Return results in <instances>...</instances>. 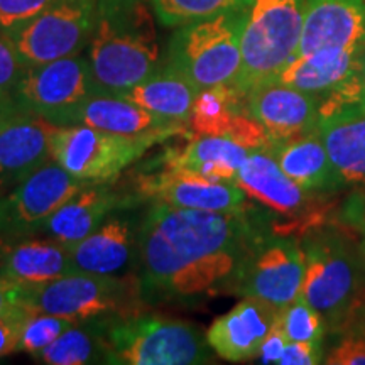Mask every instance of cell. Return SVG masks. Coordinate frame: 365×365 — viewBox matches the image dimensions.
Wrapping results in <instances>:
<instances>
[{
  "instance_id": "cell-1",
  "label": "cell",
  "mask_w": 365,
  "mask_h": 365,
  "mask_svg": "<svg viewBox=\"0 0 365 365\" xmlns=\"http://www.w3.org/2000/svg\"><path fill=\"white\" fill-rule=\"evenodd\" d=\"M271 225L255 208L202 212L150 202L139 247L140 294L149 304H196L234 287L254 242Z\"/></svg>"
},
{
  "instance_id": "cell-3",
  "label": "cell",
  "mask_w": 365,
  "mask_h": 365,
  "mask_svg": "<svg viewBox=\"0 0 365 365\" xmlns=\"http://www.w3.org/2000/svg\"><path fill=\"white\" fill-rule=\"evenodd\" d=\"M90 70L98 95H117L159 70L156 24L148 0H97Z\"/></svg>"
},
{
  "instance_id": "cell-40",
  "label": "cell",
  "mask_w": 365,
  "mask_h": 365,
  "mask_svg": "<svg viewBox=\"0 0 365 365\" xmlns=\"http://www.w3.org/2000/svg\"><path fill=\"white\" fill-rule=\"evenodd\" d=\"M24 284L0 277V309L24 307Z\"/></svg>"
},
{
  "instance_id": "cell-30",
  "label": "cell",
  "mask_w": 365,
  "mask_h": 365,
  "mask_svg": "<svg viewBox=\"0 0 365 365\" xmlns=\"http://www.w3.org/2000/svg\"><path fill=\"white\" fill-rule=\"evenodd\" d=\"M161 24L180 27L227 12L247 11L254 0H150Z\"/></svg>"
},
{
  "instance_id": "cell-9",
  "label": "cell",
  "mask_w": 365,
  "mask_h": 365,
  "mask_svg": "<svg viewBox=\"0 0 365 365\" xmlns=\"http://www.w3.org/2000/svg\"><path fill=\"white\" fill-rule=\"evenodd\" d=\"M97 22V0H54L9 38L21 61L36 66L80 54L93 38Z\"/></svg>"
},
{
  "instance_id": "cell-14",
  "label": "cell",
  "mask_w": 365,
  "mask_h": 365,
  "mask_svg": "<svg viewBox=\"0 0 365 365\" xmlns=\"http://www.w3.org/2000/svg\"><path fill=\"white\" fill-rule=\"evenodd\" d=\"M135 193L143 202L149 200L202 212H240L249 208L247 195L235 182L208 180L168 168L143 173L135 182Z\"/></svg>"
},
{
  "instance_id": "cell-29",
  "label": "cell",
  "mask_w": 365,
  "mask_h": 365,
  "mask_svg": "<svg viewBox=\"0 0 365 365\" xmlns=\"http://www.w3.org/2000/svg\"><path fill=\"white\" fill-rule=\"evenodd\" d=\"M359 115H365V44L359 48L346 80L322 97L318 127Z\"/></svg>"
},
{
  "instance_id": "cell-10",
  "label": "cell",
  "mask_w": 365,
  "mask_h": 365,
  "mask_svg": "<svg viewBox=\"0 0 365 365\" xmlns=\"http://www.w3.org/2000/svg\"><path fill=\"white\" fill-rule=\"evenodd\" d=\"M304 257L299 239L269 225L257 240L237 277L234 294L257 298L281 309L301 294Z\"/></svg>"
},
{
  "instance_id": "cell-35",
  "label": "cell",
  "mask_w": 365,
  "mask_h": 365,
  "mask_svg": "<svg viewBox=\"0 0 365 365\" xmlns=\"http://www.w3.org/2000/svg\"><path fill=\"white\" fill-rule=\"evenodd\" d=\"M29 317L24 307H11L0 309V357L19 352L22 327Z\"/></svg>"
},
{
  "instance_id": "cell-5",
  "label": "cell",
  "mask_w": 365,
  "mask_h": 365,
  "mask_svg": "<svg viewBox=\"0 0 365 365\" xmlns=\"http://www.w3.org/2000/svg\"><path fill=\"white\" fill-rule=\"evenodd\" d=\"M249 11L227 12L180 26L168 44L164 65L198 90L234 86L242 65L240 41Z\"/></svg>"
},
{
  "instance_id": "cell-24",
  "label": "cell",
  "mask_w": 365,
  "mask_h": 365,
  "mask_svg": "<svg viewBox=\"0 0 365 365\" xmlns=\"http://www.w3.org/2000/svg\"><path fill=\"white\" fill-rule=\"evenodd\" d=\"M75 272L80 271L73 264L70 249L49 237L4 244L0 257V277L4 279L34 286Z\"/></svg>"
},
{
  "instance_id": "cell-36",
  "label": "cell",
  "mask_w": 365,
  "mask_h": 365,
  "mask_svg": "<svg viewBox=\"0 0 365 365\" xmlns=\"http://www.w3.org/2000/svg\"><path fill=\"white\" fill-rule=\"evenodd\" d=\"M26 68L11 38L0 31V93H12Z\"/></svg>"
},
{
  "instance_id": "cell-33",
  "label": "cell",
  "mask_w": 365,
  "mask_h": 365,
  "mask_svg": "<svg viewBox=\"0 0 365 365\" xmlns=\"http://www.w3.org/2000/svg\"><path fill=\"white\" fill-rule=\"evenodd\" d=\"M335 341L325 354L323 364L328 365H365V330L352 325L333 336Z\"/></svg>"
},
{
  "instance_id": "cell-11",
  "label": "cell",
  "mask_w": 365,
  "mask_h": 365,
  "mask_svg": "<svg viewBox=\"0 0 365 365\" xmlns=\"http://www.w3.org/2000/svg\"><path fill=\"white\" fill-rule=\"evenodd\" d=\"M93 95L98 91L90 61L81 54L27 66L12 90V97L22 110L59 127Z\"/></svg>"
},
{
  "instance_id": "cell-38",
  "label": "cell",
  "mask_w": 365,
  "mask_h": 365,
  "mask_svg": "<svg viewBox=\"0 0 365 365\" xmlns=\"http://www.w3.org/2000/svg\"><path fill=\"white\" fill-rule=\"evenodd\" d=\"M287 340L284 333L281 331V328L276 323L271 333L267 335V339L264 340L261 350H259V355L255 359H259L261 364H279V359L282 352H284Z\"/></svg>"
},
{
  "instance_id": "cell-17",
  "label": "cell",
  "mask_w": 365,
  "mask_h": 365,
  "mask_svg": "<svg viewBox=\"0 0 365 365\" xmlns=\"http://www.w3.org/2000/svg\"><path fill=\"white\" fill-rule=\"evenodd\" d=\"M235 185L249 198L279 215L309 218L323 195L312 193L294 182L269 150H252L237 173Z\"/></svg>"
},
{
  "instance_id": "cell-20",
  "label": "cell",
  "mask_w": 365,
  "mask_h": 365,
  "mask_svg": "<svg viewBox=\"0 0 365 365\" xmlns=\"http://www.w3.org/2000/svg\"><path fill=\"white\" fill-rule=\"evenodd\" d=\"M365 44V0H307L298 56Z\"/></svg>"
},
{
  "instance_id": "cell-28",
  "label": "cell",
  "mask_w": 365,
  "mask_h": 365,
  "mask_svg": "<svg viewBox=\"0 0 365 365\" xmlns=\"http://www.w3.org/2000/svg\"><path fill=\"white\" fill-rule=\"evenodd\" d=\"M115 322L76 323L33 359L46 365L107 364V331Z\"/></svg>"
},
{
  "instance_id": "cell-16",
  "label": "cell",
  "mask_w": 365,
  "mask_h": 365,
  "mask_svg": "<svg viewBox=\"0 0 365 365\" xmlns=\"http://www.w3.org/2000/svg\"><path fill=\"white\" fill-rule=\"evenodd\" d=\"M143 203V198L135 191L124 193L118 191L112 181H93L63 205L46 222L41 234L70 249L97 230L115 210Z\"/></svg>"
},
{
  "instance_id": "cell-18",
  "label": "cell",
  "mask_w": 365,
  "mask_h": 365,
  "mask_svg": "<svg viewBox=\"0 0 365 365\" xmlns=\"http://www.w3.org/2000/svg\"><path fill=\"white\" fill-rule=\"evenodd\" d=\"M58 125L22 112L0 130V193L14 190L51 159Z\"/></svg>"
},
{
  "instance_id": "cell-32",
  "label": "cell",
  "mask_w": 365,
  "mask_h": 365,
  "mask_svg": "<svg viewBox=\"0 0 365 365\" xmlns=\"http://www.w3.org/2000/svg\"><path fill=\"white\" fill-rule=\"evenodd\" d=\"M75 323L70 319L56 317L49 313H29L24 327H22L19 350L34 355L51 345L59 335H63L68 328Z\"/></svg>"
},
{
  "instance_id": "cell-37",
  "label": "cell",
  "mask_w": 365,
  "mask_h": 365,
  "mask_svg": "<svg viewBox=\"0 0 365 365\" xmlns=\"http://www.w3.org/2000/svg\"><path fill=\"white\" fill-rule=\"evenodd\" d=\"M325 352L323 345L307 344V341H287L279 365H317L323 364Z\"/></svg>"
},
{
  "instance_id": "cell-2",
  "label": "cell",
  "mask_w": 365,
  "mask_h": 365,
  "mask_svg": "<svg viewBox=\"0 0 365 365\" xmlns=\"http://www.w3.org/2000/svg\"><path fill=\"white\" fill-rule=\"evenodd\" d=\"M299 244L304 257L299 296L322 314L328 335H340L365 308V262L357 239L340 228L314 225Z\"/></svg>"
},
{
  "instance_id": "cell-31",
  "label": "cell",
  "mask_w": 365,
  "mask_h": 365,
  "mask_svg": "<svg viewBox=\"0 0 365 365\" xmlns=\"http://www.w3.org/2000/svg\"><path fill=\"white\" fill-rule=\"evenodd\" d=\"M276 323L287 341L323 345L328 335L325 319L301 296L277 312Z\"/></svg>"
},
{
  "instance_id": "cell-42",
  "label": "cell",
  "mask_w": 365,
  "mask_h": 365,
  "mask_svg": "<svg viewBox=\"0 0 365 365\" xmlns=\"http://www.w3.org/2000/svg\"><path fill=\"white\" fill-rule=\"evenodd\" d=\"M4 198H6V195L0 193V239H2V234H4V223H6V207H4Z\"/></svg>"
},
{
  "instance_id": "cell-19",
  "label": "cell",
  "mask_w": 365,
  "mask_h": 365,
  "mask_svg": "<svg viewBox=\"0 0 365 365\" xmlns=\"http://www.w3.org/2000/svg\"><path fill=\"white\" fill-rule=\"evenodd\" d=\"M277 312L272 304L257 298H242L230 312L208 328V345L228 362L255 359L267 335L276 325Z\"/></svg>"
},
{
  "instance_id": "cell-21",
  "label": "cell",
  "mask_w": 365,
  "mask_h": 365,
  "mask_svg": "<svg viewBox=\"0 0 365 365\" xmlns=\"http://www.w3.org/2000/svg\"><path fill=\"white\" fill-rule=\"evenodd\" d=\"M269 153L281 170L307 191L330 196L346 188L340 173L331 163L319 130L293 139L277 140Z\"/></svg>"
},
{
  "instance_id": "cell-43",
  "label": "cell",
  "mask_w": 365,
  "mask_h": 365,
  "mask_svg": "<svg viewBox=\"0 0 365 365\" xmlns=\"http://www.w3.org/2000/svg\"><path fill=\"white\" fill-rule=\"evenodd\" d=\"M354 325H359V327H362L364 330H365V308H364V312L360 313V317L357 318V322H355Z\"/></svg>"
},
{
  "instance_id": "cell-34",
  "label": "cell",
  "mask_w": 365,
  "mask_h": 365,
  "mask_svg": "<svg viewBox=\"0 0 365 365\" xmlns=\"http://www.w3.org/2000/svg\"><path fill=\"white\" fill-rule=\"evenodd\" d=\"M54 0H0V31L7 36L34 19Z\"/></svg>"
},
{
  "instance_id": "cell-39",
  "label": "cell",
  "mask_w": 365,
  "mask_h": 365,
  "mask_svg": "<svg viewBox=\"0 0 365 365\" xmlns=\"http://www.w3.org/2000/svg\"><path fill=\"white\" fill-rule=\"evenodd\" d=\"M344 215H345V225L352 227L354 230L357 232L359 237H355V239H357L359 249L360 252H362V257L365 262V203L364 200L350 205V207L344 212Z\"/></svg>"
},
{
  "instance_id": "cell-15",
  "label": "cell",
  "mask_w": 365,
  "mask_h": 365,
  "mask_svg": "<svg viewBox=\"0 0 365 365\" xmlns=\"http://www.w3.org/2000/svg\"><path fill=\"white\" fill-rule=\"evenodd\" d=\"M322 97L279 81H266L244 95L245 110L277 140L318 130Z\"/></svg>"
},
{
  "instance_id": "cell-7",
  "label": "cell",
  "mask_w": 365,
  "mask_h": 365,
  "mask_svg": "<svg viewBox=\"0 0 365 365\" xmlns=\"http://www.w3.org/2000/svg\"><path fill=\"white\" fill-rule=\"evenodd\" d=\"M207 335L188 322L135 313L107 331V364L198 365L212 362Z\"/></svg>"
},
{
  "instance_id": "cell-25",
  "label": "cell",
  "mask_w": 365,
  "mask_h": 365,
  "mask_svg": "<svg viewBox=\"0 0 365 365\" xmlns=\"http://www.w3.org/2000/svg\"><path fill=\"white\" fill-rule=\"evenodd\" d=\"M359 48H325L296 56L274 81L325 97L350 75Z\"/></svg>"
},
{
  "instance_id": "cell-8",
  "label": "cell",
  "mask_w": 365,
  "mask_h": 365,
  "mask_svg": "<svg viewBox=\"0 0 365 365\" xmlns=\"http://www.w3.org/2000/svg\"><path fill=\"white\" fill-rule=\"evenodd\" d=\"M176 135L178 130L124 135L88 125H66L51 137V161L85 181H113L148 150Z\"/></svg>"
},
{
  "instance_id": "cell-26",
  "label": "cell",
  "mask_w": 365,
  "mask_h": 365,
  "mask_svg": "<svg viewBox=\"0 0 365 365\" xmlns=\"http://www.w3.org/2000/svg\"><path fill=\"white\" fill-rule=\"evenodd\" d=\"M198 88L173 70L163 65L156 73L129 90L120 91L115 97L139 105L145 110L170 120L188 124Z\"/></svg>"
},
{
  "instance_id": "cell-27",
  "label": "cell",
  "mask_w": 365,
  "mask_h": 365,
  "mask_svg": "<svg viewBox=\"0 0 365 365\" xmlns=\"http://www.w3.org/2000/svg\"><path fill=\"white\" fill-rule=\"evenodd\" d=\"M346 188L365 195V115L318 127Z\"/></svg>"
},
{
  "instance_id": "cell-6",
  "label": "cell",
  "mask_w": 365,
  "mask_h": 365,
  "mask_svg": "<svg viewBox=\"0 0 365 365\" xmlns=\"http://www.w3.org/2000/svg\"><path fill=\"white\" fill-rule=\"evenodd\" d=\"M307 0H254L242 33V65L232 88L244 97L274 81L298 56Z\"/></svg>"
},
{
  "instance_id": "cell-22",
  "label": "cell",
  "mask_w": 365,
  "mask_h": 365,
  "mask_svg": "<svg viewBox=\"0 0 365 365\" xmlns=\"http://www.w3.org/2000/svg\"><path fill=\"white\" fill-rule=\"evenodd\" d=\"M88 125L124 135L178 130L190 139L188 124L159 117L139 105L115 95H93L65 118L61 127Z\"/></svg>"
},
{
  "instance_id": "cell-4",
  "label": "cell",
  "mask_w": 365,
  "mask_h": 365,
  "mask_svg": "<svg viewBox=\"0 0 365 365\" xmlns=\"http://www.w3.org/2000/svg\"><path fill=\"white\" fill-rule=\"evenodd\" d=\"M24 308L76 323L118 322L139 313L145 301L137 277L75 272L44 284L24 286Z\"/></svg>"
},
{
  "instance_id": "cell-23",
  "label": "cell",
  "mask_w": 365,
  "mask_h": 365,
  "mask_svg": "<svg viewBox=\"0 0 365 365\" xmlns=\"http://www.w3.org/2000/svg\"><path fill=\"white\" fill-rule=\"evenodd\" d=\"M252 150L230 137H193L182 148H170L158 163L168 170L193 173L215 181L235 182L237 173Z\"/></svg>"
},
{
  "instance_id": "cell-41",
  "label": "cell",
  "mask_w": 365,
  "mask_h": 365,
  "mask_svg": "<svg viewBox=\"0 0 365 365\" xmlns=\"http://www.w3.org/2000/svg\"><path fill=\"white\" fill-rule=\"evenodd\" d=\"M22 112L24 110L16 103L12 93H0V130Z\"/></svg>"
},
{
  "instance_id": "cell-13",
  "label": "cell",
  "mask_w": 365,
  "mask_h": 365,
  "mask_svg": "<svg viewBox=\"0 0 365 365\" xmlns=\"http://www.w3.org/2000/svg\"><path fill=\"white\" fill-rule=\"evenodd\" d=\"M122 207L110 213L97 230L70 247L73 264L80 272L113 277H137L140 228L144 212Z\"/></svg>"
},
{
  "instance_id": "cell-44",
  "label": "cell",
  "mask_w": 365,
  "mask_h": 365,
  "mask_svg": "<svg viewBox=\"0 0 365 365\" xmlns=\"http://www.w3.org/2000/svg\"><path fill=\"white\" fill-rule=\"evenodd\" d=\"M2 250H4V242L0 239V257H2Z\"/></svg>"
},
{
  "instance_id": "cell-12",
  "label": "cell",
  "mask_w": 365,
  "mask_h": 365,
  "mask_svg": "<svg viewBox=\"0 0 365 365\" xmlns=\"http://www.w3.org/2000/svg\"><path fill=\"white\" fill-rule=\"evenodd\" d=\"M93 181L73 176L58 163H46L4 198V237L21 239L41 234L46 222Z\"/></svg>"
}]
</instances>
